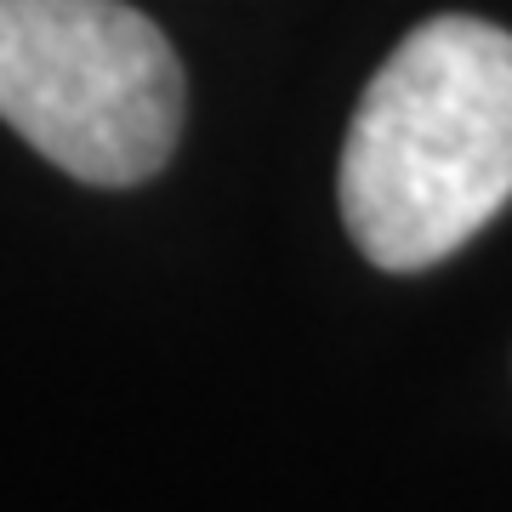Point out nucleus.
I'll return each instance as SVG.
<instances>
[{
    "label": "nucleus",
    "mask_w": 512,
    "mask_h": 512,
    "mask_svg": "<svg viewBox=\"0 0 512 512\" xmlns=\"http://www.w3.org/2000/svg\"><path fill=\"white\" fill-rule=\"evenodd\" d=\"M0 120L74 183H148L183 131V63L126 0H0Z\"/></svg>",
    "instance_id": "2"
},
{
    "label": "nucleus",
    "mask_w": 512,
    "mask_h": 512,
    "mask_svg": "<svg viewBox=\"0 0 512 512\" xmlns=\"http://www.w3.org/2000/svg\"><path fill=\"white\" fill-rule=\"evenodd\" d=\"M512 200V35L427 18L393 46L342 143V222L387 274L461 251Z\"/></svg>",
    "instance_id": "1"
}]
</instances>
